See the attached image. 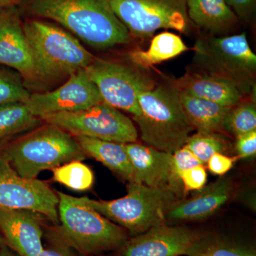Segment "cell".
Returning <instances> with one entry per match:
<instances>
[{
  "instance_id": "1",
  "label": "cell",
  "mask_w": 256,
  "mask_h": 256,
  "mask_svg": "<svg viewBox=\"0 0 256 256\" xmlns=\"http://www.w3.org/2000/svg\"><path fill=\"white\" fill-rule=\"evenodd\" d=\"M26 5L32 14L60 24L96 48H110L130 40L110 0H26Z\"/></svg>"
},
{
  "instance_id": "2",
  "label": "cell",
  "mask_w": 256,
  "mask_h": 256,
  "mask_svg": "<svg viewBox=\"0 0 256 256\" xmlns=\"http://www.w3.org/2000/svg\"><path fill=\"white\" fill-rule=\"evenodd\" d=\"M60 225L46 234L88 256L114 252L129 238L124 229L88 206L80 200L57 192Z\"/></svg>"
},
{
  "instance_id": "3",
  "label": "cell",
  "mask_w": 256,
  "mask_h": 256,
  "mask_svg": "<svg viewBox=\"0 0 256 256\" xmlns=\"http://www.w3.org/2000/svg\"><path fill=\"white\" fill-rule=\"evenodd\" d=\"M138 114L133 117L141 139L159 150L174 153L184 146L194 128L174 85L154 86L138 96Z\"/></svg>"
},
{
  "instance_id": "4",
  "label": "cell",
  "mask_w": 256,
  "mask_h": 256,
  "mask_svg": "<svg viewBox=\"0 0 256 256\" xmlns=\"http://www.w3.org/2000/svg\"><path fill=\"white\" fill-rule=\"evenodd\" d=\"M12 166L24 178H36L45 170L85 159L76 138L55 124H48L2 148Z\"/></svg>"
},
{
  "instance_id": "5",
  "label": "cell",
  "mask_w": 256,
  "mask_h": 256,
  "mask_svg": "<svg viewBox=\"0 0 256 256\" xmlns=\"http://www.w3.org/2000/svg\"><path fill=\"white\" fill-rule=\"evenodd\" d=\"M127 194L110 201L80 197L88 206L124 229L132 236L165 223L170 207L180 194L168 188H152L142 184L128 182Z\"/></svg>"
},
{
  "instance_id": "6",
  "label": "cell",
  "mask_w": 256,
  "mask_h": 256,
  "mask_svg": "<svg viewBox=\"0 0 256 256\" xmlns=\"http://www.w3.org/2000/svg\"><path fill=\"white\" fill-rule=\"evenodd\" d=\"M22 28L38 77L70 76L94 62L92 54L78 40L52 24L28 20Z\"/></svg>"
},
{
  "instance_id": "7",
  "label": "cell",
  "mask_w": 256,
  "mask_h": 256,
  "mask_svg": "<svg viewBox=\"0 0 256 256\" xmlns=\"http://www.w3.org/2000/svg\"><path fill=\"white\" fill-rule=\"evenodd\" d=\"M194 53V62L201 72L233 82L244 94L254 85L256 56L246 34L200 37Z\"/></svg>"
},
{
  "instance_id": "8",
  "label": "cell",
  "mask_w": 256,
  "mask_h": 256,
  "mask_svg": "<svg viewBox=\"0 0 256 256\" xmlns=\"http://www.w3.org/2000/svg\"><path fill=\"white\" fill-rule=\"evenodd\" d=\"M110 4L130 34L138 38L162 28L186 33L190 28L186 0H110Z\"/></svg>"
},
{
  "instance_id": "9",
  "label": "cell",
  "mask_w": 256,
  "mask_h": 256,
  "mask_svg": "<svg viewBox=\"0 0 256 256\" xmlns=\"http://www.w3.org/2000/svg\"><path fill=\"white\" fill-rule=\"evenodd\" d=\"M42 120L75 137L84 136L122 144L136 142L138 137L132 121L118 109L106 102L86 110L50 114Z\"/></svg>"
},
{
  "instance_id": "10",
  "label": "cell",
  "mask_w": 256,
  "mask_h": 256,
  "mask_svg": "<svg viewBox=\"0 0 256 256\" xmlns=\"http://www.w3.org/2000/svg\"><path fill=\"white\" fill-rule=\"evenodd\" d=\"M102 100L120 110L137 116L138 96L156 86L154 80L139 68L106 60H94L85 68Z\"/></svg>"
},
{
  "instance_id": "11",
  "label": "cell",
  "mask_w": 256,
  "mask_h": 256,
  "mask_svg": "<svg viewBox=\"0 0 256 256\" xmlns=\"http://www.w3.org/2000/svg\"><path fill=\"white\" fill-rule=\"evenodd\" d=\"M58 198L48 184L24 178L0 150V207L32 210L56 224L58 222Z\"/></svg>"
},
{
  "instance_id": "12",
  "label": "cell",
  "mask_w": 256,
  "mask_h": 256,
  "mask_svg": "<svg viewBox=\"0 0 256 256\" xmlns=\"http://www.w3.org/2000/svg\"><path fill=\"white\" fill-rule=\"evenodd\" d=\"M101 102L104 100L84 68L72 74L53 92L30 95L26 104L32 114L42 119L60 112L86 110Z\"/></svg>"
},
{
  "instance_id": "13",
  "label": "cell",
  "mask_w": 256,
  "mask_h": 256,
  "mask_svg": "<svg viewBox=\"0 0 256 256\" xmlns=\"http://www.w3.org/2000/svg\"><path fill=\"white\" fill-rule=\"evenodd\" d=\"M202 234L184 226H154L128 238L114 256H182Z\"/></svg>"
},
{
  "instance_id": "14",
  "label": "cell",
  "mask_w": 256,
  "mask_h": 256,
  "mask_svg": "<svg viewBox=\"0 0 256 256\" xmlns=\"http://www.w3.org/2000/svg\"><path fill=\"white\" fill-rule=\"evenodd\" d=\"M133 170V182L152 188H168L180 194L182 191L174 178L172 154L136 142L124 143Z\"/></svg>"
},
{
  "instance_id": "15",
  "label": "cell",
  "mask_w": 256,
  "mask_h": 256,
  "mask_svg": "<svg viewBox=\"0 0 256 256\" xmlns=\"http://www.w3.org/2000/svg\"><path fill=\"white\" fill-rule=\"evenodd\" d=\"M40 216L32 210L0 207V234L5 244L20 256H40L44 247Z\"/></svg>"
},
{
  "instance_id": "16",
  "label": "cell",
  "mask_w": 256,
  "mask_h": 256,
  "mask_svg": "<svg viewBox=\"0 0 256 256\" xmlns=\"http://www.w3.org/2000/svg\"><path fill=\"white\" fill-rule=\"evenodd\" d=\"M233 190L232 180L222 176L196 191L190 198L176 200L166 212L165 218L178 222L206 220L228 202Z\"/></svg>"
},
{
  "instance_id": "17",
  "label": "cell",
  "mask_w": 256,
  "mask_h": 256,
  "mask_svg": "<svg viewBox=\"0 0 256 256\" xmlns=\"http://www.w3.org/2000/svg\"><path fill=\"white\" fill-rule=\"evenodd\" d=\"M0 65L26 78H38L22 25L12 10L0 13Z\"/></svg>"
},
{
  "instance_id": "18",
  "label": "cell",
  "mask_w": 256,
  "mask_h": 256,
  "mask_svg": "<svg viewBox=\"0 0 256 256\" xmlns=\"http://www.w3.org/2000/svg\"><path fill=\"white\" fill-rule=\"evenodd\" d=\"M174 85L181 92L227 108L242 102L245 94L233 82L201 70L188 72Z\"/></svg>"
},
{
  "instance_id": "19",
  "label": "cell",
  "mask_w": 256,
  "mask_h": 256,
  "mask_svg": "<svg viewBox=\"0 0 256 256\" xmlns=\"http://www.w3.org/2000/svg\"><path fill=\"white\" fill-rule=\"evenodd\" d=\"M188 18L197 26L213 34L230 31L238 18L225 0H186Z\"/></svg>"
},
{
  "instance_id": "20",
  "label": "cell",
  "mask_w": 256,
  "mask_h": 256,
  "mask_svg": "<svg viewBox=\"0 0 256 256\" xmlns=\"http://www.w3.org/2000/svg\"><path fill=\"white\" fill-rule=\"evenodd\" d=\"M76 139L86 156H92L128 181L133 182V170L122 143L78 136Z\"/></svg>"
},
{
  "instance_id": "21",
  "label": "cell",
  "mask_w": 256,
  "mask_h": 256,
  "mask_svg": "<svg viewBox=\"0 0 256 256\" xmlns=\"http://www.w3.org/2000/svg\"><path fill=\"white\" fill-rule=\"evenodd\" d=\"M178 90L184 112L194 130H196L197 132H220L223 130L224 119L230 108Z\"/></svg>"
},
{
  "instance_id": "22",
  "label": "cell",
  "mask_w": 256,
  "mask_h": 256,
  "mask_svg": "<svg viewBox=\"0 0 256 256\" xmlns=\"http://www.w3.org/2000/svg\"><path fill=\"white\" fill-rule=\"evenodd\" d=\"M188 50L178 35L172 32H163L154 36L148 50L130 52L128 60L138 68L146 69L175 58Z\"/></svg>"
},
{
  "instance_id": "23",
  "label": "cell",
  "mask_w": 256,
  "mask_h": 256,
  "mask_svg": "<svg viewBox=\"0 0 256 256\" xmlns=\"http://www.w3.org/2000/svg\"><path fill=\"white\" fill-rule=\"evenodd\" d=\"M38 122L40 118L32 114L24 102L0 106V149Z\"/></svg>"
},
{
  "instance_id": "24",
  "label": "cell",
  "mask_w": 256,
  "mask_h": 256,
  "mask_svg": "<svg viewBox=\"0 0 256 256\" xmlns=\"http://www.w3.org/2000/svg\"><path fill=\"white\" fill-rule=\"evenodd\" d=\"M186 256H256L255 249L226 237L202 234L184 252Z\"/></svg>"
},
{
  "instance_id": "25",
  "label": "cell",
  "mask_w": 256,
  "mask_h": 256,
  "mask_svg": "<svg viewBox=\"0 0 256 256\" xmlns=\"http://www.w3.org/2000/svg\"><path fill=\"white\" fill-rule=\"evenodd\" d=\"M53 180L74 191L85 192L94 185V174L88 165L75 160L54 169Z\"/></svg>"
},
{
  "instance_id": "26",
  "label": "cell",
  "mask_w": 256,
  "mask_h": 256,
  "mask_svg": "<svg viewBox=\"0 0 256 256\" xmlns=\"http://www.w3.org/2000/svg\"><path fill=\"white\" fill-rule=\"evenodd\" d=\"M203 164L215 153H224L228 141L220 132H196L190 136L184 144Z\"/></svg>"
},
{
  "instance_id": "27",
  "label": "cell",
  "mask_w": 256,
  "mask_h": 256,
  "mask_svg": "<svg viewBox=\"0 0 256 256\" xmlns=\"http://www.w3.org/2000/svg\"><path fill=\"white\" fill-rule=\"evenodd\" d=\"M223 130L235 137L256 130L255 104L252 102H240L230 108L224 119Z\"/></svg>"
},
{
  "instance_id": "28",
  "label": "cell",
  "mask_w": 256,
  "mask_h": 256,
  "mask_svg": "<svg viewBox=\"0 0 256 256\" xmlns=\"http://www.w3.org/2000/svg\"><path fill=\"white\" fill-rule=\"evenodd\" d=\"M0 65V106L14 102L26 104L30 98L20 76Z\"/></svg>"
},
{
  "instance_id": "29",
  "label": "cell",
  "mask_w": 256,
  "mask_h": 256,
  "mask_svg": "<svg viewBox=\"0 0 256 256\" xmlns=\"http://www.w3.org/2000/svg\"><path fill=\"white\" fill-rule=\"evenodd\" d=\"M184 191H198L207 183V172L205 165L197 164L182 172L178 176Z\"/></svg>"
},
{
  "instance_id": "30",
  "label": "cell",
  "mask_w": 256,
  "mask_h": 256,
  "mask_svg": "<svg viewBox=\"0 0 256 256\" xmlns=\"http://www.w3.org/2000/svg\"><path fill=\"white\" fill-rule=\"evenodd\" d=\"M235 150L238 158L242 159L252 158L256 153V130L237 136Z\"/></svg>"
},
{
  "instance_id": "31",
  "label": "cell",
  "mask_w": 256,
  "mask_h": 256,
  "mask_svg": "<svg viewBox=\"0 0 256 256\" xmlns=\"http://www.w3.org/2000/svg\"><path fill=\"white\" fill-rule=\"evenodd\" d=\"M236 158L224 153H215L206 162V166L212 174L223 176L233 168Z\"/></svg>"
},
{
  "instance_id": "32",
  "label": "cell",
  "mask_w": 256,
  "mask_h": 256,
  "mask_svg": "<svg viewBox=\"0 0 256 256\" xmlns=\"http://www.w3.org/2000/svg\"><path fill=\"white\" fill-rule=\"evenodd\" d=\"M47 240L48 246L44 247L38 256H88L63 242L52 239H47Z\"/></svg>"
},
{
  "instance_id": "33",
  "label": "cell",
  "mask_w": 256,
  "mask_h": 256,
  "mask_svg": "<svg viewBox=\"0 0 256 256\" xmlns=\"http://www.w3.org/2000/svg\"><path fill=\"white\" fill-rule=\"evenodd\" d=\"M237 18L248 21L255 12L256 0H225Z\"/></svg>"
},
{
  "instance_id": "34",
  "label": "cell",
  "mask_w": 256,
  "mask_h": 256,
  "mask_svg": "<svg viewBox=\"0 0 256 256\" xmlns=\"http://www.w3.org/2000/svg\"><path fill=\"white\" fill-rule=\"evenodd\" d=\"M0 256H21L4 244L0 250Z\"/></svg>"
},
{
  "instance_id": "35",
  "label": "cell",
  "mask_w": 256,
  "mask_h": 256,
  "mask_svg": "<svg viewBox=\"0 0 256 256\" xmlns=\"http://www.w3.org/2000/svg\"><path fill=\"white\" fill-rule=\"evenodd\" d=\"M18 0H0V9L14 4Z\"/></svg>"
},
{
  "instance_id": "36",
  "label": "cell",
  "mask_w": 256,
  "mask_h": 256,
  "mask_svg": "<svg viewBox=\"0 0 256 256\" xmlns=\"http://www.w3.org/2000/svg\"><path fill=\"white\" fill-rule=\"evenodd\" d=\"M5 242H4V239H3L2 236L1 234H0V250H1L3 246H4Z\"/></svg>"
}]
</instances>
